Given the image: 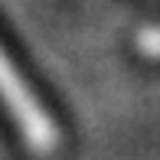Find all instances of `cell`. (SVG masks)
Masks as SVG:
<instances>
[{
  "label": "cell",
  "mask_w": 160,
  "mask_h": 160,
  "mask_svg": "<svg viewBox=\"0 0 160 160\" xmlns=\"http://www.w3.org/2000/svg\"><path fill=\"white\" fill-rule=\"evenodd\" d=\"M0 101L10 111V118L17 121L20 134H23L26 147L33 154H52L59 147V128L52 124V118L46 114V108L36 101L33 88L26 85V78L17 72V65L10 62V56L0 46Z\"/></svg>",
  "instance_id": "1"
},
{
  "label": "cell",
  "mask_w": 160,
  "mask_h": 160,
  "mask_svg": "<svg viewBox=\"0 0 160 160\" xmlns=\"http://www.w3.org/2000/svg\"><path fill=\"white\" fill-rule=\"evenodd\" d=\"M134 49L147 59H160V26H147V30L137 33L134 39Z\"/></svg>",
  "instance_id": "2"
}]
</instances>
